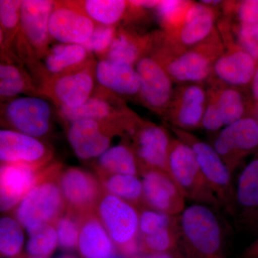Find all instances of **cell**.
<instances>
[{"mask_svg":"<svg viewBox=\"0 0 258 258\" xmlns=\"http://www.w3.org/2000/svg\"><path fill=\"white\" fill-rule=\"evenodd\" d=\"M95 80L94 66L91 64L77 72L45 80L41 91L59 107L76 108L94 93Z\"/></svg>","mask_w":258,"mask_h":258,"instance_id":"2e32d148","label":"cell"},{"mask_svg":"<svg viewBox=\"0 0 258 258\" xmlns=\"http://www.w3.org/2000/svg\"><path fill=\"white\" fill-rule=\"evenodd\" d=\"M131 5L136 7V8H139V9L143 10H155L158 4H159V1H128Z\"/></svg>","mask_w":258,"mask_h":258,"instance_id":"7bdbcfd3","label":"cell"},{"mask_svg":"<svg viewBox=\"0 0 258 258\" xmlns=\"http://www.w3.org/2000/svg\"><path fill=\"white\" fill-rule=\"evenodd\" d=\"M139 232L141 235H147L157 231L175 225L174 216L144 208L139 210Z\"/></svg>","mask_w":258,"mask_h":258,"instance_id":"ab89813d","label":"cell"},{"mask_svg":"<svg viewBox=\"0 0 258 258\" xmlns=\"http://www.w3.org/2000/svg\"><path fill=\"white\" fill-rule=\"evenodd\" d=\"M245 257L258 258V238L246 250Z\"/></svg>","mask_w":258,"mask_h":258,"instance_id":"ee69618b","label":"cell"},{"mask_svg":"<svg viewBox=\"0 0 258 258\" xmlns=\"http://www.w3.org/2000/svg\"><path fill=\"white\" fill-rule=\"evenodd\" d=\"M60 172L38 183L13 210L15 220L28 234L43 225L55 226L67 211L57 179Z\"/></svg>","mask_w":258,"mask_h":258,"instance_id":"3957f363","label":"cell"},{"mask_svg":"<svg viewBox=\"0 0 258 258\" xmlns=\"http://www.w3.org/2000/svg\"><path fill=\"white\" fill-rule=\"evenodd\" d=\"M225 20L236 24L258 23V0L223 1L221 7Z\"/></svg>","mask_w":258,"mask_h":258,"instance_id":"8d00e7d4","label":"cell"},{"mask_svg":"<svg viewBox=\"0 0 258 258\" xmlns=\"http://www.w3.org/2000/svg\"><path fill=\"white\" fill-rule=\"evenodd\" d=\"M150 36L139 35L129 30H117L109 50L101 59L126 62L135 67L142 56L147 53Z\"/></svg>","mask_w":258,"mask_h":258,"instance_id":"f1b7e54d","label":"cell"},{"mask_svg":"<svg viewBox=\"0 0 258 258\" xmlns=\"http://www.w3.org/2000/svg\"><path fill=\"white\" fill-rule=\"evenodd\" d=\"M191 1L164 0L159 1L155 10L161 26L166 33L176 31L183 23Z\"/></svg>","mask_w":258,"mask_h":258,"instance_id":"d590c367","label":"cell"},{"mask_svg":"<svg viewBox=\"0 0 258 258\" xmlns=\"http://www.w3.org/2000/svg\"><path fill=\"white\" fill-rule=\"evenodd\" d=\"M236 205L250 216H258V152L241 172L235 190Z\"/></svg>","mask_w":258,"mask_h":258,"instance_id":"4dcf8cb0","label":"cell"},{"mask_svg":"<svg viewBox=\"0 0 258 258\" xmlns=\"http://www.w3.org/2000/svg\"><path fill=\"white\" fill-rule=\"evenodd\" d=\"M62 170V165L56 162L50 163L43 168L23 164H1V211H13L38 183Z\"/></svg>","mask_w":258,"mask_h":258,"instance_id":"8fae6325","label":"cell"},{"mask_svg":"<svg viewBox=\"0 0 258 258\" xmlns=\"http://www.w3.org/2000/svg\"><path fill=\"white\" fill-rule=\"evenodd\" d=\"M20 258H39V257H31V256H26V257H20Z\"/></svg>","mask_w":258,"mask_h":258,"instance_id":"c3c4849f","label":"cell"},{"mask_svg":"<svg viewBox=\"0 0 258 258\" xmlns=\"http://www.w3.org/2000/svg\"><path fill=\"white\" fill-rule=\"evenodd\" d=\"M55 3L48 0L22 1L19 34L37 57H41L49 48V21Z\"/></svg>","mask_w":258,"mask_h":258,"instance_id":"ffe728a7","label":"cell"},{"mask_svg":"<svg viewBox=\"0 0 258 258\" xmlns=\"http://www.w3.org/2000/svg\"><path fill=\"white\" fill-rule=\"evenodd\" d=\"M52 153L40 139L11 130L0 131L1 164H23L43 168L52 160Z\"/></svg>","mask_w":258,"mask_h":258,"instance_id":"9a60e30c","label":"cell"},{"mask_svg":"<svg viewBox=\"0 0 258 258\" xmlns=\"http://www.w3.org/2000/svg\"><path fill=\"white\" fill-rule=\"evenodd\" d=\"M249 93H250L254 106H255L256 115H257L258 113V64L255 73H254L253 79H252L250 87H249Z\"/></svg>","mask_w":258,"mask_h":258,"instance_id":"b9f144b4","label":"cell"},{"mask_svg":"<svg viewBox=\"0 0 258 258\" xmlns=\"http://www.w3.org/2000/svg\"><path fill=\"white\" fill-rule=\"evenodd\" d=\"M140 237L144 253H169L176 247L177 232L174 225Z\"/></svg>","mask_w":258,"mask_h":258,"instance_id":"f35d334b","label":"cell"},{"mask_svg":"<svg viewBox=\"0 0 258 258\" xmlns=\"http://www.w3.org/2000/svg\"><path fill=\"white\" fill-rule=\"evenodd\" d=\"M52 116L50 103L37 95L17 97L2 107V120L10 129L39 139L50 133Z\"/></svg>","mask_w":258,"mask_h":258,"instance_id":"52a82bcc","label":"cell"},{"mask_svg":"<svg viewBox=\"0 0 258 258\" xmlns=\"http://www.w3.org/2000/svg\"><path fill=\"white\" fill-rule=\"evenodd\" d=\"M106 192L124 200L140 210L144 208L143 185L138 176L123 174L97 176Z\"/></svg>","mask_w":258,"mask_h":258,"instance_id":"1f68e13d","label":"cell"},{"mask_svg":"<svg viewBox=\"0 0 258 258\" xmlns=\"http://www.w3.org/2000/svg\"><path fill=\"white\" fill-rule=\"evenodd\" d=\"M176 138L192 149L205 179L220 204L227 212L236 210L235 190L232 182V173L215 148L201 140L191 132L171 126Z\"/></svg>","mask_w":258,"mask_h":258,"instance_id":"5b68a950","label":"cell"},{"mask_svg":"<svg viewBox=\"0 0 258 258\" xmlns=\"http://www.w3.org/2000/svg\"><path fill=\"white\" fill-rule=\"evenodd\" d=\"M78 247L84 258H111L116 254V247L96 213L81 219Z\"/></svg>","mask_w":258,"mask_h":258,"instance_id":"484cf974","label":"cell"},{"mask_svg":"<svg viewBox=\"0 0 258 258\" xmlns=\"http://www.w3.org/2000/svg\"><path fill=\"white\" fill-rule=\"evenodd\" d=\"M94 74L97 82L106 91L118 96H139L140 79L132 64L101 59L94 66Z\"/></svg>","mask_w":258,"mask_h":258,"instance_id":"603a6c76","label":"cell"},{"mask_svg":"<svg viewBox=\"0 0 258 258\" xmlns=\"http://www.w3.org/2000/svg\"><path fill=\"white\" fill-rule=\"evenodd\" d=\"M67 212L83 217L96 213L105 192L98 176L77 167L61 171L57 179Z\"/></svg>","mask_w":258,"mask_h":258,"instance_id":"9c48e42d","label":"cell"},{"mask_svg":"<svg viewBox=\"0 0 258 258\" xmlns=\"http://www.w3.org/2000/svg\"><path fill=\"white\" fill-rule=\"evenodd\" d=\"M111 258H125V257H123V255H121V254H120L119 253V254H115V255L112 256V257Z\"/></svg>","mask_w":258,"mask_h":258,"instance_id":"7dc6e473","label":"cell"},{"mask_svg":"<svg viewBox=\"0 0 258 258\" xmlns=\"http://www.w3.org/2000/svg\"><path fill=\"white\" fill-rule=\"evenodd\" d=\"M27 252L34 257L47 258L58 244L57 231L52 225H43L28 234Z\"/></svg>","mask_w":258,"mask_h":258,"instance_id":"e575fe53","label":"cell"},{"mask_svg":"<svg viewBox=\"0 0 258 258\" xmlns=\"http://www.w3.org/2000/svg\"><path fill=\"white\" fill-rule=\"evenodd\" d=\"M57 258H76L74 255H71V254H64V255L61 256V257H59Z\"/></svg>","mask_w":258,"mask_h":258,"instance_id":"bcb514c9","label":"cell"},{"mask_svg":"<svg viewBox=\"0 0 258 258\" xmlns=\"http://www.w3.org/2000/svg\"><path fill=\"white\" fill-rule=\"evenodd\" d=\"M96 25L72 3L55 2L49 21V34L58 43L83 45L92 35Z\"/></svg>","mask_w":258,"mask_h":258,"instance_id":"d6986e66","label":"cell"},{"mask_svg":"<svg viewBox=\"0 0 258 258\" xmlns=\"http://www.w3.org/2000/svg\"><path fill=\"white\" fill-rule=\"evenodd\" d=\"M22 1H0V42L2 47H8L20 30Z\"/></svg>","mask_w":258,"mask_h":258,"instance_id":"836d02e7","label":"cell"},{"mask_svg":"<svg viewBox=\"0 0 258 258\" xmlns=\"http://www.w3.org/2000/svg\"><path fill=\"white\" fill-rule=\"evenodd\" d=\"M37 93L31 79L20 64L15 63L6 54L2 53L0 64V97L7 102L20 94Z\"/></svg>","mask_w":258,"mask_h":258,"instance_id":"83f0119b","label":"cell"},{"mask_svg":"<svg viewBox=\"0 0 258 258\" xmlns=\"http://www.w3.org/2000/svg\"><path fill=\"white\" fill-rule=\"evenodd\" d=\"M4 258H7V257H4Z\"/></svg>","mask_w":258,"mask_h":258,"instance_id":"f907efd6","label":"cell"},{"mask_svg":"<svg viewBox=\"0 0 258 258\" xmlns=\"http://www.w3.org/2000/svg\"><path fill=\"white\" fill-rule=\"evenodd\" d=\"M119 117L108 120H78L70 123L67 137L76 155L96 159L109 149L113 136H121Z\"/></svg>","mask_w":258,"mask_h":258,"instance_id":"30bf717a","label":"cell"},{"mask_svg":"<svg viewBox=\"0 0 258 258\" xmlns=\"http://www.w3.org/2000/svg\"><path fill=\"white\" fill-rule=\"evenodd\" d=\"M180 215L181 235L193 253L200 258H220L221 227L209 206L195 204Z\"/></svg>","mask_w":258,"mask_h":258,"instance_id":"8992f818","label":"cell"},{"mask_svg":"<svg viewBox=\"0 0 258 258\" xmlns=\"http://www.w3.org/2000/svg\"><path fill=\"white\" fill-rule=\"evenodd\" d=\"M217 17L216 8L192 2L179 28L169 35L181 46H197L216 32Z\"/></svg>","mask_w":258,"mask_h":258,"instance_id":"7402d4cb","label":"cell"},{"mask_svg":"<svg viewBox=\"0 0 258 258\" xmlns=\"http://www.w3.org/2000/svg\"><path fill=\"white\" fill-rule=\"evenodd\" d=\"M98 92L95 93L94 91L91 98L78 108L59 107L61 118L69 123L82 119L108 120L117 118L128 111L120 102L117 101L116 95L112 93L106 95V89L103 92Z\"/></svg>","mask_w":258,"mask_h":258,"instance_id":"d4e9b609","label":"cell"},{"mask_svg":"<svg viewBox=\"0 0 258 258\" xmlns=\"http://www.w3.org/2000/svg\"><path fill=\"white\" fill-rule=\"evenodd\" d=\"M256 117H257V118H258V113H257V115H256Z\"/></svg>","mask_w":258,"mask_h":258,"instance_id":"681fc988","label":"cell"},{"mask_svg":"<svg viewBox=\"0 0 258 258\" xmlns=\"http://www.w3.org/2000/svg\"><path fill=\"white\" fill-rule=\"evenodd\" d=\"M96 213L118 253L125 258H132L142 252L138 209L105 191Z\"/></svg>","mask_w":258,"mask_h":258,"instance_id":"7a4b0ae2","label":"cell"},{"mask_svg":"<svg viewBox=\"0 0 258 258\" xmlns=\"http://www.w3.org/2000/svg\"><path fill=\"white\" fill-rule=\"evenodd\" d=\"M224 46V52L214 64L210 80L225 86L249 91L257 62L235 44Z\"/></svg>","mask_w":258,"mask_h":258,"instance_id":"44dd1931","label":"cell"},{"mask_svg":"<svg viewBox=\"0 0 258 258\" xmlns=\"http://www.w3.org/2000/svg\"><path fill=\"white\" fill-rule=\"evenodd\" d=\"M143 199L146 208L176 216L184 211L185 198L172 178L164 171H142Z\"/></svg>","mask_w":258,"mask_h":258,"instance_id":"ac0fdd59","label":"cell"},{"mask_svg":"<svg viewBox=\"0 0 258 258\" xmlns=\"http://www.w3.org/2000/svg\"><path fill=\"white\" fill-rule=\"evenodd\" d=\"M140 79L138 98L158 114L164 115L174 96V82L164 68L149 54L142 56L135 64Z\"/></svg>","mask_w":258,"mask_h":258,"instance_id":"4fadbf2b","label":"cell"},{"mask_svg":"<svg viewBox=\"0 0 258 258\" xmlns=\"http://www.w3.org/2000/svg\"><path fill=\"white\" fill-rule=\"evenodd\" d=\"M224 50L223 42L217 31L203 43L189 48L181 46L162 31L151 35L147 54L179 86L208 83L212 78L214 64Z\"/></svg>","mask_w":258,"mask_h":258,"instance_id":"6da1fadb","label":"cell"},{"mask_svg":"<svg viewBox=\"0 0 258 258\" xmlns=\"http://www.w3.org/2000/svg\"><path fill=\"white\" fill-rule=\"evenodd\" d=\"M25 237L22 225L10 217L0 220V251L3 257H18L23 248Z\"/></svg>","mask_w":258,"mask_h":258,"instance_id":"d6a6232c","label":"cell"},{"mask_svg":"<svg viewBox=\"0 0 258 258\" xmlns=\"http://www.w3.org/2000/svg\"><path fill=\"white\" fill-rule=\"evenodd\" d=\"M116 31L115 27L96 25L92 35L83 45L90 53L103 57L109 50Z\"/></svg>","mask_w":258,"mask_h":258,"instance_id":"60d3db41","label":"cell"},{"mask_svg":"<svg viewBox=\"0 0 258 258\" xmlns=\"http://www.w3.org/2000/svg\"><path fill=\"white\" fill-rule=\"evenodd\" d=\"M208 104L216 115L222 127L246 116L256 117V108L249 91L208 81Z\"/></svg>","mask_w":258,"mask_h":258,"instance_id":"e0dca14e","label":"cell"},{"mask_svg":"<svg viewBox=\"0 0 258 258\" xmlns=\"http://www.w3.org/2000/svg\"><path fill=\"white\" fill-rule=\"evenodd\" d=\"M90 52L82 45L58 43L49 47L41 58L45 81L72 73L91 66Z\"/></svg>","mask_w":258,"mask_h":258,"instance_id":"cb8c5ba5","label":"cell"},{"mask_svg":"<svg viewBox=\"0 0 258 258\" xmlns=\"http://www.w3.org/2000/svg\"><path fill=\"white\" fill-rule=\"evenodd\" d=\"M81 219L74 214L66 211L55 224L58 245L63 250H74L79 244Z\"/></svg>","mask_w":258,"mask_h":258,"instance_id":"74e56055","label":"cell"},{"mask_svg":"<svg viewBox=\"0 0 258 258\" xmlns=\"http://www.w3.org/2000/svg\"><path fill=\"white\" fill-rule=\"evenodd\" d=\"M212 147L232 174L245 158L258 152V118L249 115L227 125Z\"/></svg>","mask_w":258,"mask_h":258,"instance_id":"ba28073f","label":"cell"},{"mask_svg":"<svg viewBox=\"0 0 258 258\" xmlns=\"http://www.w3.org/2000/svg\"><path fill=\"white\" fill-rule=\"evenodd\" d=\"M207 104L208 89L204 83L179 85L163 117L171 126L190 132L202 127Z\"/></svg>","mask_w":258,"mask_h":258,"instance_id":"5bb4252c","label":"cell"},{"mask_svg":"<svg viewBox=\"0 0 258 258\" xmlns=\"http://www.w3.org/2000/svg\"><path fill=\"white\" fill-rule=\"evenodd\" d=\"M94 169L97 176L105 174L140 176L138 160L133 149L126 142L107 149L97 158Z\"/></svg>","mask_w":258,"mask_h":258,"instance_id":"4316f807","label":"cell"},{"mask_svg":"<svg viewBox=\"0 0 258 258\" xmlns=\"http://www.w3.org/2000/svg\"><path fill=\"white\" fill-rule=\"evenodd\" d=\"M168 172L185 199L215 209L221 207L205 179L192 149L177 138L171 142Z\"/></svg>","mask_w":258,"mask_h":258,"instance_id":"277c9868","label":"cell"},{"mask_svg":"<svg viewBox=\"0 0 258 258\" xmlns=\"http://www.w3.org/2000/svg\"><path fill=\"white\" fill-rule=\"evenodd\" d=\"M132 258H174L169 253L139 254Z\"/></svg>","mask_w":258,"mask_h":258,"instance_id":"f6af8a7d","label":"cell"},{"mask_svg":"<svg viewBox=\"0 0 258 258\" xmlns=\"http://www.w3.org/2000/svg\"><path fill=\"white\" fill-rule=\"evenodd\" d=\"M171 138L162 125L141 119L129 140L138 160L140 174L147 169L168 172V158Z\"/></svg>","mask_w":258,"mask_h":258,"instance_id":"7c38bea8","label":"cell"},{"mask_svg":"<svg viewBox=\"0 0 258 258\" xmlns=\"http://www.w3.org/2000/svg\"><path fill=\"white\" fill-rule=\"evenodd\" d=\"M96 25L113 26L124 18L129 8L128 1L123 0H86L72 2Z\"/></svg>","mask_w":258,"mask_h":258,"instance_id":"f546056e","label":"cell"}]
</instances>
